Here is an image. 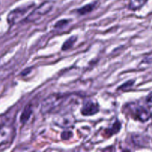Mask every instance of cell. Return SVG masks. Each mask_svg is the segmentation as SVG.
<instances>
[{
	"label": "cell",
	"mask_w": 152,
	"mask_h": 152,
	"mask_svg": "<svg viewBox=\"0 0 152 152\" xmlns=\"http://www.w3.org/2000/svg\"><path fill=\"white\" fill-rule=\"evenodd\" d=\"M66 100V96L61 94H53L49 95L43 100L40 106V112L43 114H49L57 108L61 107L64 101Z\"/></svg>",
	"instance_id": "6da1fadb"
},
{
	"label": "cell",
	"mask_w": 152,
	"mask_h": 152,
	"mask_svg": "<svg viewBox=\"0 0 152 152\" xmlns=\"http://www.w3.org/2000/svg\"><path fill=\"white\" fill-rule=\"evenodd\" d=\"M56 124L58 126L62 128H69L70 126L74 124V117L71 114L65 113L63 115L59 116V117L57 118Z\"/></svg>",
	"instance_id": "5b68a950"
},
{
	"label": "cell",
	"mask_w": 152,
	"mask_h": 152,
	"mask_svg": "<svg viewBox=\"0 0 152 152\" xmlns=\"http://www.w3.org/2000/svg\"><path fill=\"white\" fill-rule=\"evenodd\" d=\"M33 112V108H32V105H27L25 107L24 110L22 111V114H21L20 117V122L23 124H25L28 120H29L30 117H31V114Z\"/></svg>",
	"instance_id": "52a82bcc"
},
{
	"label": "cell",
	"mask_w": 152,
	"mask_h": 152,
	"mask_svg": "<svg viewBox=\"0 0 152 152\" xmlns=\"http://www.w3.org/2000/svg\"><path fill=\"white\" fill-rule=\"evenodd\" d=\"M136 118L141 122H145L151 117V113L144 107H139L136 109Z\"/></svg>",
	"instance_id": "8992f818"
},
{
	"label": "cell",
	"mask_w": 152,
	"mask_h": 152,
	"mask_svg": "<svg viewBox=\"0 0 152 152\" xmlns=\"http://www.w3.org/2000/svg\"><path fill=\"white\" fill-rule=\"evenodd\" d=\"M121 129V124L119 121L116 122V123H114L113 126V127L111 128V129H108L107 130V134H109L110 135H113L114 134L117 133V132H119Z\"/></svg>",
	"instance_id": "30bf717a"
},
{
	"label": "cell",
	"mask_w": 152,
	"mask_h": 152,
	"mask_svg": "<svg viewBox=\"0 0 152 152\" xmlns=\"http://www.w3.org/2000/svg\"><path fill=\"white\" fill-rule=\"evenodd\" d=\"M69 23V20L67 19H62V20L58 21L55 25V28H62L63 27L66 26Z\"/></svg>",
	"instance_id": "8fae6325"
},
{
	"label": "cell",
	"mask_w": 152,
	"mask_h": 152,
	"mask_svg": "<svg viewBox=\"0 0 152 152\" xmlns=\"http://www.w3.org/2000/svg\"><path fill=\"white\" fill-rule=\"evenodd\" d=\"M76 40H77V37L76 36H72V37H69L63 45L62 50H64V51L69 50L72 47L74 43L76 42Z\"/></svg>",
	"instance_id": "9c48e42d"
},
{
	"label": "cell",
	"mask_w": 152,
	"mask_h": 152,
	"mask_svg": "<svg viewBox=\"0 0 152 152\" xmlns=\"http://www.w3.org/2000/svg\"><path fill=\"white\" fill-rule=\"evenodd\" d=\"M55 2L52 1H46L42 3L37 8L34 9L31 13L25 17L24 22H34L40 19V18L48 14L53 8Z\"/></svg>",
	"instance_id": "3957f363"
},
{
	"label": "cell",
	"mask_w": 152,
	"mask_h": 152,
	"mask_svg": "<svg viewBox=\"0 0 152 152\" xmlns=\"http://www.w3.org/2000/svg\"><path fill=\"white\" fill-rule=\"evenodd\" d=\"M146 101H147L148 103H152V92L148 95L147 97H146Z\"/></svg>",
	"instance_id": "5bb4252c"
},
{
	"label": "cell",
	"mask_w": 152,
	"mask_h": 152,
	"mask_svg": "<svg viewBox=\"0 0 152 152\" xmlns=\"http://www.w3.org/2000/svg\"><path fill=\"white\" fill-rule=\"evenodd\" d=\"M151 118H152V112L151 113Z\"/></svg>",
	"instance_id": "9a60e30c"
},
{
	"label": "cell",
	"mask_w": 152,
	"mask_h": 152,
	"mask_svg": "<svg viewBox=\"0 0 152 152\" xmlns=\"http://www.w3.org/2000/svg\"><path fill=\"white\" fill-rule=\"evenodd\" d=\"M34 4H26V5L20 6L19 7L13 9V10L8 13L7 16V23L12 26L13 25L19 23V22H22L26 17V15L30 10H33Z\"/></svg>",
	"instance_id": "7a4b0ae2"
},
{
	"label": "cell",
	"mask_w": 152,
	"mask_h": 152,
	"mask_svg": "<svg viewBox=\"0 0 152 152\" xmlns=\"http://www.w3.org/2000/svg\"><path fill=\"white\" fill-rule=\"evenodd\" d=\"M95 3H91V4H86V5L77 9V12L80 15L87 14V13H90L91 11H92V10H94V8H95Z\"/></svg>",
	"instance_id": "ba28073f"
},
{
	"label": "cell",
	"mask_w": 152,
	"mask_h": 152,
	"mask_svg": "<svg viewBox=\"0 0 152 152\" xmlns=\"http://www.w3.org/2000/svg\"><path fill=\"white\" fill-rule=\"evenodd\" d=\"M72 133L71 132H69V131H65V132L61 133V139L63 140H67L70 139V137H72Z\"/></svg>",
	"instance_id": "7c38bea8"
},
{
	"label": "cell",
	"mask_w": 152,
	"mask_h": 152,
	"mask_svg": "<svg viewBox=\"0 0 152 152\" xmlns=\"http://www.w3.org/2000/svg\"><path fill=\"white\" fill-rule=\"evenodd\" d=\"M80 111L83 116L89 117L97 114L99 111V106L97 102H94L92 99H86L83 102Z\"/></svg>",
	"instance_id": "277c9868"
},
{
	"label": "cell",
	"mask_w": 152,
	"mask_h": 152,
	"mask_svg": "<svg viewBox=\"0 0 152 152\" xmlns=\"http://www.w3.org/2000/svg\"><path fill=\"white\" fill-rule=\"evenodd\" d=\"M134 81L127 82L126 83H125V84L122 85V86H120V88H119V89H122V88H129V87H131V86H133V84H134Z\"/></svg>",
	"instance_id": "4fadbf2b"
}]
</instances>
